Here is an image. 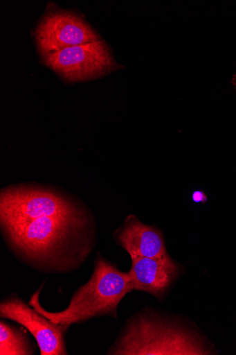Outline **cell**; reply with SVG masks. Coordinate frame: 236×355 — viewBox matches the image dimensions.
<instances>
[{"instance_id": "cell-1", "label": "cell", "mask_w": 236, "mask_h": 355, "mask_svg": "<svg viewBox=\"0 0 236 355\" xmlns=\"http://www.w3.org/2000/svg\"><path fill=\"white\" fill-rule=\"evenodd\" d=\"M0 230L17 259L47 275L79 270L97 243L96 220L83 200L35 182L0 191Z\"/></svg>"}, {"instance_id": "cell-2", "label": "cell", "mask_w": 236, "mask_h": 355, "mask_svg": "<svg viewBox=\"0 0 236 355\" xmlns=\"http://www.w3.org/2000/svg\"><path fill=\"white\" fill-rule=\"evenodd\" d=\"M43 284L30 296L28 304L55 324L71 327L101 316L118 318V306L127 293L133 291L128 272L97 252L89 280L77 289L70 304L64 311L50 312L40 304Z\"/></svg>"}, {"instance_id": "cell-3", "label": "cell", "mask_w": 236, "mask_h": 355, "mask_svg": "<svg viewBox=\"0 0 236 355\" xmlns=\"http://www.w3.org/2000/svg\"><path fill=\"white\" fill-rule=\"evenodd\" d=\"M196 334L145 309L131 316L107 354L112 355L210 354Z\"/></svg>"}, {"instance_id": "cell-4", "label": "cell", "mask_w": 236, "mask_h": 355, "mask_svg": "<svg viewBox=\"0 0 236 355\" xmlns=\"http://www.w3.org/2000/svg\"><path fill=\"white\" fill-rule=\"evenodd\" d=\"M44 60L46 66L71 82L104 76L117 68L109 48L100 40L64 49Z\"/></svg>"}, {"instance_id": "cell-5", "label": "cell", "mask_w": 236, "mask_h": 355, "mask_svg": "<svg viewBox=\"0 0 236 355\" xmlns=\"http://www.w3.org/2000/svg\"><path fill=\"white\" fill-rule=\"evenodd\" d=\"M0 318L25 327L36 339L41 355H67L65 334L69 326L55 324L27 304L17 294L0 303Z\"/></svg>"}, {"instance_id": "cell-6", "label": "cell", "mask_w": 236, "mask_h": 355, "mask_svg": "<svg viewBox=\"0 0 236 355\" xmlns=\"http://www.w3.org/2000/svg\"><path fill=\"white\" fill-rule=\"evenodd\" d=\"M99 40L94 30L81 17L67 12L47 14L35 31L37 46L44 58L64 49Z\"/></svg>"}, {"instance_id": "cell-7", "label": "cell", "mask_w": 236, "mask_h": 355, "mask_svg": "<svg viewBox=\"0 0 236 355\" xmlns=\"http://www.w3.org/2000/svg\"><path fill=\"white\" fill-rule=\"evenodd\" d=\"M128 272L133 290L161 299L180 272L179 266L167 254L158 258L136 257Z\"/></svg>"}, {"instance_id": "cell-8", "label": "cell", "mask_w": 236, "mask_h": 355, "mask_svg": "<svg viewBox=\"0 0 236 355\" xmlns=\"http://www.w3.org/2000/svg\"><path fill=\"white\" fill-rule=\"evenodd\" d=\"M117 243L131 259L136 257L158 258L167 254L162 232L141 222L136 216H127L114 233Z\"/></svg>"}, {"instance_id": "cell-9", "label": "cell", "mask_w": 236, "mask_h": 355, "mask_svg": "<svg viewBox=\"0 0 236 355\" xmlns=\"http://www.w3.org/2000/svg\"><path fill=\"white\" fill-rule=\"evenodd\" d=\"M36 350L24 330L0 321V355H33Z\"/></svg>"}, {"instance_id": "cell-10", "label": "cell", "mask_w": 236, "mask_h": 355, "mask_svg": "<svg viewBox=\"0 0 236 355\" xmlns=\"http://www.w3.org/2000/svg\"><path fill=\"white\" fill-rule=\"evenodd\" d=\"M192 200L195 203H206L208 202V197L204 191H195L192 195Z\"/></svg>"}, {"instance_id": "cell-11", "label": "cell", "mask_w": 236, "mask_h": 355, "mask_svg": "<svg viewBox=\"0 0 236 355\" xmlns=\"http://www.w3.org/2000/svg\"><path fill=\"white\" fill-rule=\"evenodd\" d=\"M231 83L236 91V73L233 76Z\"/></svg>"}]
</instances>
